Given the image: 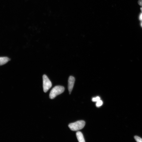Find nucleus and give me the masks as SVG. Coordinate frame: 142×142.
I'll use <instances>...</instances> for the list:
<instances>
[{
    "label": "nucleus",
    "mask_w": 142,
    "mask_h": 142,
    "mask_svg": "<svg viewBox=\"0 0 142 142\" xmlns=\"http://www.w3.org/2000/svg\"><path fill=\"white\" fill-rule=\"evenodd\" d=\"M85 125V122L84 121L79 120L69 124L68 127L71 130L77 131L83 129Z\"/></svg>",
    "instance_id": "obj_1"
},
{
    "label": "nucleus",
    "mask_w": 142,
    "mask_h": 142,
    "mask_svg": "<svg viewBox=\"0 0 142 142\" xmlns=\"http://www.w3.org/2000/svg\"><path fill=\"white\" fill-rule=\"evenodd\" d=\"M65 91V88L61 86H56L53 88L51 91L50 93V98L52 99L57 96L63 93Z\"/></svg>",
    "instance_id": "obj_2"
},
{
    "label": "nucleus",
    "mask_w": 142,
    "mask_h": 142,
    "mask_svg": "<svg viewBox=\"0 0 142 142\" xmlns=\"http://www.w3.org/2000/svg\"><path fill=\"white\" fill-rule=\"evenodd\" d=\"M43 88L44 92L46 93L52 86V83L47 76L44 75L43 76Z\"/></svg>",
    "instance_id": "obj_3"
},
{
    "label": "nucleus",
    "mask_w": 142,
    "mask_h": 142,
    "mask_svg": "<svg viewBox=\"0 0 142 142\" xmlns=\"http://www.w3.org/2000/svg\"><path fill=\"white\" fill-rule=\"evenodd\" d=\"M75 78L72 76L69 77L68 80V88L69 93L70 94L72 92L75 83Z\"/></svg>",
    "instance_id": "obj_4"
},
{
    "label": "nucleus",
    "mask_w": 142,
    "mask_h": 142,
    "mask_svg": "<svg viewBox=\"0 0 142 142\" xmlns=\"http://www.w3.org/2000/svg\"><path fill=\"white\" fill-rule=\"evenodd\" d=\"M76 136L78 141L79 142H84L85 140L82 133L80 132H78L76 133Z\"/></svg>",
    "instance_id": "obj_5"
},
{
    "label": "nucleus",
    "mask_w": 142,
    "mask_h": 142,
    "mask_svg": "<svg viewBox=\"0 0 142 142\" xmlns=\"http://www.w3.org/2000/svg\"><path fill=\"white\" fill-rule=\"evenodd\" d=\"M10 60V59L7 57H0V66L5 64Z\"/></svg>",
    "instance_id": "obj_6"
},
{
    "label": "nucleus",
    "mask_w": 142,
    "mask_h": 142,
    "mask_svg": "<svg viewBox=\"0 0 142 142\" xmlns=\"http://www.w3.org/2000/svg\"><path fill=\"white\" fill-rule=\"evenodd\" d=\"M103 104V102L102 101L100 100L96 102V105L97 107H99L102 106Z\"/></svg>",
    "instance_id": "obj_7"
},
{
    "label": "nucleus",
    "mask_w": 142,
    "mask_h": 142,
    "mask_svg": "<svg viewBox=\"0 0 142 142\" xmlns=\"http://www.w3.org/2000/svg\"><path fill=\"white\" fill-rule=\"evenodd\" d=\"M100 100V98L98 96L92 98V101L93 102H97L98 101Z\"/></svg>",
    "instance_id": "obj_8"
},
{
    "label": "nucleus",
    "mask_w": 142,
    "mask_h": 142,
    "mask_svg": "<svg viewBox=\"0 0 142 142\" xmlns=\"http://www.w3.org/2000/svg\"><path fill=\"white\" fill-rule=\"evenodd\" d=\"M134 138L138 142H142V139L137 136H135Z\"/></svg>",
    "instance_id": "obj_9"
},
{
    "label": "nucleus",
    "mask_w": 142,
    "mask_h": 142,
    "mask_svg": "<svg viewBox=\"0 0 142 142\" xmlns=\"http://www.w3.org/2000/svg\"><path fill=\"white\" fill-rule=\"evenodd\" d=\"M138 3L139 5L142 7V0H139Z\"/></svg>",
    "instance_id": "obj_10"
},
{
    "label": "nucleus",
    "mask_w": 142,
    "mask_h": 142,
    "mask_svg": "<svg viewBox=\"0 0 142 142\" xmlns=\"http://www.w3.org/2000/svg\"><path fill=\"white\" fill-rule=\"evenodd\" d=\"M139 19L140 21H142V12L140 14L139 16Z\"/></svg>",
    "instance_id": "obj_11"
},
{
    "label": "nucleus",
    "mask_w": 142,
    "mask_h": 142,
    "mask_svg": "<svg viewBox=\"0 0 142 142\" xmlns=\"http://www.w3.org/2000/svg\"><path fill=\"white\" fill-rule=\"evenodd\" d=\"M142 12V8H140Z\"/></svg>",
    "instance_id": "obj_12"
},
{
    "label": "nucleus",
    "mask_w": 142,
    "mask_h": 142,
    "mask_svg": "<svg viewBox=\"0 0 142 142\" xmlns=\"http://www.w3.org/2000/svg\"><path fill=\"white\" fill-rule=\"evenodd\" d=\"M141 26L142 27V22L141 23Z\"/></svg>",
    "instance_id": "obj_13"
}]
</instances>
